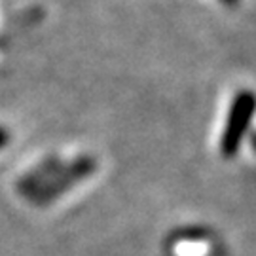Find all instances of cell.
Returning <instances> with one entry per match:
<instances>
[{
  "label": "cell",
  "instance_id": "obj_1",
  "mask_svg": "<svg viewBox=\"0 0 256 256\" xmlns=\"http://www.w3.org/2000/svg\"><path fill=\"white\" fill-rule=\"evenodd\" d=\"M250 110H252V97L250 93H243L239 95L236 106L232 110V120H230V126L224 133V138H222V148L224 152L232 154L236 146H238L239 135H243L245 131V126H247L248 118H250Z\"/></svg>",
  "mask_w": 256,
  "mask_h": 256
}]
</instances>
